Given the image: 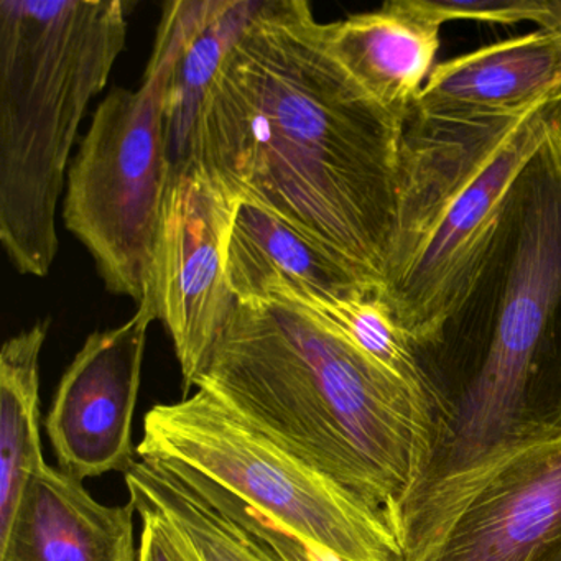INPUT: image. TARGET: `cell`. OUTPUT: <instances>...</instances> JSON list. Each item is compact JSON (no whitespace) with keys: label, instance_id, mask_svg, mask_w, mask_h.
<instances>
[{"label":"cell","instance_id":"obj_1","mask_svg":"<svg viewBox=\"0 0 561 561\" xmlns=\"http://www.w3.org/2000/svg\"><path fill=\"white\" fill-rule=\"evenodd\" d=\"M410 346L422 456L390 525L420 557L499 466L561 438V114L508 186L461 300Z\"/></svg>","mask_w":561,"mask_h":561},{"label":"cell","instance_id":"obj_2","mask_svg":"<svg viewBox=\"0 0 561 561\" xmlns=\"http://www.w3.org/2000/svg\"><path fill=\"white\" fill-rule=\"evenodd\" d=\"M402 121L334 60L305 0H262L209 90L195 160L382 287Z\"/></svg>","mask_w":561,"mask_h":561},{"label":"cell","instance_id":"obj_3","mask_svg":"<svg viewBox=\"0 0 561 561\" xmlns=\"http://www.w3.org/2000/svg\"><path fill=\"white\" fill-rule=\"evenodd\" d=\"M195 387L387 525L415 478L423 443L420 397L294 305L236 300Z\"/></svg>","mask_w":561,"mask_h":561},{"label":"cell","instance_id":"obj_4","mask_svg":"<svg viewBox=\"0 0 561 561\" xmlns=\"http://www.w3.org/2000/svg\"><path fill=\"white\" fill-rule=\"evenodd\" d=\"M130 8L0 2V244L21 275L47 277L54 267L71 150L126 48Z\"/></svg>","mask_w":561,"mask_h":561},{"label":"cell","instance_id":"obj_5","mask_svg":"<svg viewBox=\"0 0 561 561\" xmlns=\"http://www.w3.org/2000/svg\"><path fill=\"white\" fill-rule=\"evenodd\" d=\"M560 114L561 96L518 111L430 113L415 104L407 114L379 297L410 344L461 300L508 186Z\"/></svg>","mask_w":561,"mask_h":561},{"label":"cell","instance_id":"obj_6","mask_svg":"<svg viewBox=\"0 0 561 561\" xmlns=\"http://www.w3.org/2000/svg\"><path fill=\"white\" fill-rule=\"evenodd\" d=\"M208 0L163 5L137 90L114 88L96 107L68 169L61 219L87 249L110 294L142 304L170 180L165 91Z\"/></svg>","mask_w":561,"mask_h":561},{"label":"cell","instance_id":"obj_7","mask_svg":"<svg viewBox=\"0 0 561 561\" xmlns=\"http://www.w3.org/2000/svg\"><path fill=\"white\" fill-rule=\"evenodd\" d=\"M137 456L173 459L343 561H399L376 512L252 426L205 389L152 407Z\"/></svg>","mask_w":561,"mask_h":561},{"label":"cell","instance_id":"obj_8","mask_svg":"<svg viewBox=\"0 0 561 561\" xmlns=\"http://www.w3.org/2000/svg\"><path fill=\"white\" fill-rule=\"evenodd\" d=\"M239 203L199 162L173 173L167 186L146 298L172 337L186 392L208 367L236 307L228 245Z\"/></svg>","mask_w":561,"mask_h":561},{"label":"cell","instance_id":"obj_9","mask_svg":"<svg viewBox=\"0 0 561 561\" xmlns=\"http://www.w3.org/2000/svg\"><path fill=\"white\" fill-rule=\"evenodd\" d=\"M157 318L146 298L133 318L94 331L65 370L45 419L58 466L87 478L126 472L136 461L133 425L147 334Z\"/></svg>","mask_w":561,"mask_h":561},{"label":"cell","instance_id":"obj_10","mask_svg":"<svg viewBox=\"0 0 561 561\" xmlns=\"http://www.w3.org/2000/svg\"><path fill=\"white\" fill-rule=\"evenodd\" d=\"M561 538V438L499 466L420 561H537Z\"/></svg>","mask_w":561,"mask_h":561},{"label":"cell","instance_id":"obj_11","mask_svg":"<svg viewBox=\"0 0 561 561\" xmlns=\"http://www.w3.org/2000/svg\"><path fill=\"white\" fill-rule=\"evenodd\" d=\"M136 505L98 502L81 479L45 462L25 485L0 561H139Z\"/></svg>","mask_w":561,"mask_h":561},{"label":"cell","instance_id":"obj_12","mask_svg":"<svg viewBox=\"0 0 561 561\" xmlns=\"http://www.w3.org/2000/svg\"><path fill=\"white\" fill-rule=\"evenodd\" d=\"M442 27L416 0H393L321 24V34L334 60L403 123L435 68Z\"/></svg>","mask_w":561,"mask_h":561},{"label":"cell","instance_id":"obj_13","mask_svg":"<svg viewBox=\"0 0 561 561\" xmlns=\"http://www.w3.org/2000/svg\"><path fill=\"white\" fill-rule=\"evenodd\" d=\"M557 96L561 41L540 28L436 65L416 106L430 113H495Z\"/></svg>","mask_w":561,"mask_h":561},{"label":"cell","instance_id":"obj_14","mask_svg":"<svg viewBox=\"0 0 561 561\" xmlns=\"http://www.w3.org/2000/svg\"><path fill=\"white\" fill-rule=\"evenodd\" d=\"M124 479L129 495L156 505L203 561H280L195 469L173 459L137 456Z\"/></svg>","mask_w":561,"mask_h":561},{"label":"cell","instance_id":"obj_15","mask_svg":"<svg viewBox=\"0 0 561 561\" xmlns=\"http://www.w3.org/2000/svg\"><path fill=\"white\" fill-rule=\"evenodd\" d=\"M267 275H280L324 297H351L379 287L277 216L241 202L228 245V282L236 300Z\"/></svg>","mask_w":561,"mask_h":561},{"label":"cell","instance_id":"obj_16","mask_svg":"<svg viewBox=\"0 0 561 561\" xmlns=\"http://www.w3.org/2000/svg\"><path fill=\"white\" fill-rule=\"evenodd\" d=\"M261 5L262 0H211L176 57L165 91L170 176L196 162V133L209 90Z\"/></svg>","mask_w":561,"mask_h":561},{"label":"cell","instance_id":"obj_17","mask_svg":"<svg viewBox=\"0 0 561 561\" xmlns=\"http://www.w3.org/2000/svg\"><path fill=\"white\" fill-rule=\"evenodd\" d=\"M50 320L5 341L0 351V531L28 479L45 465L41 436V357Z\"/></svg>","mask_w":561,"mask_h":561},{"label":"cell","instance_id":"obj_18","mask_svg":"<svg viewBox=\"0 0 561 561\" xmlns=\"http://www.w3.org/2000/svg\"><path fill=\"white\" fill-rule=\"evenodd\" d=\"M420 8L439 24L449 21H478L489 24H517L537 21L541 0H416Z\"/></svg>","mask_w":561,"mask_h":561},{"label":"cell","instance_id":"obj_19","mask_svg":"<svg viewBox=\"0 0 561 561\" xmlns=\"http://www.w3.org/2000/svg\"><path fill=\"white\" fill-rule=\"evenodd\" d=\"M140 518L139 561H203L188 538L150 502L129 495Z\"/></svg>","mask_w":561,"mask_h":561},{"label":"cell","instance_id":"obj_20","mask_svg":"<svg viewBox=\"0 0 561 561\" xmlns=\"http://www.w3.org/2000/svg\"><path fill=\"white\" fill-rule=\"evenodd\" d=\"M535 24L561 41V0H541V11Z\"/></svg>","mask_w":561,"mask_h":561},{"label":"cell","instance_id":"obj_21","mask_svg":"<svg viewBox=\"0 0 561 561\" xmlns=\"http://www.w3.org/2000/svg\"><path fill=\"white\" fill-rule=\"evenodd\" d=\"M537 561H561V538L550 550L545 551Z\"/></svg>","mask_w":561,"mask_h":561},{"label":"cell","instance_id":"obj_22","mask_svg":"<svg viewBox=\"0 0 561 561\" xmlns=\"http://www.w3.org/2000/svg\"><path fill=\"white\" fill-rule=\"evenodd\" d=\"M328 561H341V560H337V558H331V560H328Z\"/></svg>","mask_w":561,"mask_h":561}]
</instances>
